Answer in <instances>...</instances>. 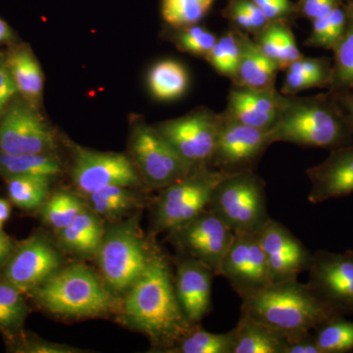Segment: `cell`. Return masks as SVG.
I'll return each instance as SVG.
<instances>
[{
	"instance_id": "cell-1",
	"label": "cell",
	"mask_w": 353,
	"mask_h": 353,
	"mask_svg": "<svg viewBox=\"0 0 353 353\" xmlns=\"http://www.w3.org/2000/svg\"><path fill=\"white\" fill-rule=\"evenodd\" d=\"M122 319L162 352H170L197 325L183 312L170 261L157 246L141 277L125 294Z\"/></svg>"
},
{
	"instance_id": "cell-2",
	"label": "cell",
	"mask_w": 353,
	"mask_h": 353,
	"mask_svg": "<svg viewBox=\"0 0 353 353\" xmlns=\"http://www.w3.org/2000/svg\"><path fill=\"white\" fill-rule=\"evenodd\" d=\"M270 134L273 143L282 141L307 148L332 150L353 143L352 127L328 90L310 97L283 94Z\"/></svg>"
},
{
	"instance_id": "cell-3",
	"label": "cell",
	"mask_w": 353,
	"mask_h": 353,
	"mask_svg": "<svg viewBox=\"0 0 353 353\" xmlns=\"http://www.w3.org/2000/svg\"><path fill=\"white\" fill-rule=\"evenodd\" d=\"M241 312L263 323L282 334L285 339L313 331L333 311L299 280L271 283L245 299H241Z\"/></svg>"
},
{
	"instance_id": "cell-4",
	"label": "cell",
	"mask_w": 353,
	"mask_h": 353,
	"mask_svg": "<svg viewBox=\"0 0 353 353\" xmlns=\"http://www.w3.org/2000/svg\"><path fill=\"white\" fill-rule=\"evenodd\" d=\"M34 292L46 310L68 317L101 316L111 310L115 303L104 281L81 264L60 268Z\"/></svg>"
},
{
	"instance_id": "cell-5",
	"label": "cell",
	"mask_w": 353,
	"mask_h": 353,
	"mask_svg": "<svg viewBox=\"0 0 353 353\" xmlns=\"http://www.w3.org/2000/svg\"><path fill=\"white\" fill-rule=\"evenodd\" d=\"M138 217L104 233L97 252L102 280L114 294H126L143 273L155 245L141 236Z\"/></svg>"
},
{
	"instance_id": "cell-6",
	"label": "cell",
	"mask_w": 353,
	"mask_h": 353,
	"mask_svg": "<svg viewBox=\"0 0 353 353\" xmlns=\"http://www.w3.org/2000/svg\"><path fill=\"white\" fill-rule=\"evenodd\" d=\"M265 189L255 171L231 174L218 183L208 209L234 233H260L271 219Z\"/></svg>"
},
{
	"instance_id": "cell-7",
	"label": "cell",
	"mask_w": 353,
	"mask_h": 353,
	"mask_svg": "<svg viewBox=\"0 0 353 353\" xmlns=\"http://www.w3.org/2000/svg\"><path fill=\"white\" fill-rule=\"evenodd\" d=\"M229 175L201 167L162 189L153 209V234L169 233L205 210L218 183Z\"/></svg>"
},
{
	"instance_id": "cell-8",
	"label": "cell",
	"mask_w": 353,
	"mask_h": 353,
	"mask_svg": "<svg viewBox=\"0 0 353 353\" xmlns=\"http://www.w3.org/2000/svg\"><path fill=\"white\" fill-rule=\"evenodd\" d=\"M192 170L210 166L221 127V113L206 108L154 126Z\"/></svg>"
},
{
	"instance_id": "cell-9",
	"label": "cell",
	"mask_w": 353,
	"mask_h": 353,
	"mask_svg": "<svg viewBox=\"0 0 353 353\" xmlns=\"http://www.w3.org/2000/svg\"><path fill=\"white\" fill-rule=\"evenodd\" d=\"M130 150L134 166L150 189L161 190L192 171L157 128L141 121L132 128Z\"/></svg>"
},
{
	"instance_id": "cell-10",
	"label": "cell",
	"mask_w": 353,
	"mask_h": 353,
	"mask_svg": "<svg viewBox=\"0 0 353 353\" xmlns=\"http://www.w3.org/2000/svg\"><path fill=\"white\" fill-rule=\"evenodd\" d=\"M270 131L241 124L221 112V127L210 167L226 174L255 171L269 146Z\"/></svg>"
},
{
	"instance_id": "cell-11",
	"label": "cell",
	"mask_w": 353,
	"mask_h": 353,
	"mask_svg": "<svg viewBox=\"0 0 353 353\" xmlns=\"http://www.w3.org/2000/svg\"><path fill=\"white\" fill-rule=\"evenodd\" d=\"M309 289L336 315H353V252L312 253Z\"/></svg>"
},
{
	"instance_id": "cell-12",
	"label": "cell",
	"mask_w": 353,
	"mask_h": 353,
	"mask_svg": "<svg viewBox=\"0 0 353 353\" xmlns=\"http://www.w3.org/2000/svg\"><path fill=\"white\" fill-rule=\"evenodd\" d=\"M179 252L189 255L219 276L221 262L234 240V233L209 209L168 233Z\"/></svg>"
},
{
	"instance_id": "cell-13",
	"label": "cell",
	"mask_w": 353,
	"mask_h": 353,
	"mask_svg": "<svg viewBox=\"0 0 353 353\" xmlns=\"http://www.w3.org/2000/svg\"><path fill=\"white\" fill-rule=\"evenodd\" d=\"M72 180L77 189L88 194L108 185L139 188L145 185L134 162L122 153L99 152L76 146Z\"/></svg>"
},
{
	"instance_id": "cell-14",
	"label": "cell",
	"mask_w": 353,
	"mask_h": 353,
	"mask_svg": "<svg viewBox=\"0 0 353 353\" xmlns=\"http://www.w3.org/2000/svg\"><path fill=\"white\" fill-rule=\"evenodd\" d=\"M219 276L226 279L241 299L271 284L260 233H234L221 262Z\"/></svg>"
},
{
	"instance_id": "cell-15",
	"label": "cell",
	"mask_w": 353,
	"mask_h": 353,
	"mask_svg": "<svg viewBox=\"0 0 353 353\" xmlns=\"http://www.w3.org/2000/svg\"><path fill=\"white\" fill-rule=\"evenodd\" d=\"M54 132L31 104L14 103L0 118V152L52 153Z\"/></svg>"
},
{
	"instance_id": "cell-16",
	"label": "cell",
	"mask_w": 353,
	"mask_h": 353,
	"mask_svg": "<svg viewBox=\"0 0 353 353\" xmlns=\"http://www.w3.org/2000/svg\"><path fill=\"white\" fill-rule=\"evenodd\" d=\"M59 252L50 241L34 236L23 241L7 259L4 279L24 292L34 290L61 268Z\"/></svg>"
},
{
	"instance_id": "cell-17",
	"label": "cell",
	"mask_w": 353,
	"mask_h": 353,
	"mask_svg": "<svg viewBox=\"0 0 353 353\" xmlns=\"http://www.w3.org/2000/svg\"><path fill=\"white\" fill-rule=\"evenodd\" d=\"M271 283L297 280L307 271L312 253L282 223L271 219L260 232Z\"/></svg>"
},
{
	"instance_id": "cell-18",
	"label": "cell",
	"mask_w": 353,
	"mask_h": 353,
	"mask_svg": "<svg viewBox=\"0 0 353 353\" xmlns=\"http://www.w3.org/2000/svg\"><path fill=\"white\" fill-rule=\"evenodd\" d=\"M175 267L174 284L183 312L192 324H201L212 309L214 272L182 252H179Z\"/></svg>"
},
{
	"instance_id": "cell-19",
	"label": "cell",
	"mask_w": 353,
	"mask_h": 353,
	"mask_svg": "<svg viewBox=\"0 0 353 353\" xmlns=\"http://www.w3.org/2000/svg\"><path fill=\"white\" fill-rule=\"evenodd\" d=\"M311 183L308 201L322 203L353 194V143L330 150L322 163L306 170Z\"/></svg>"
},
{
	"instance_id": "cell-20",
	"label": "cell",
	"mask_w": 353,
	"mask_h": 353,
	"mask_svg": "<svg viewBox=\"0 0 353 353\" xmlns=\"http://www.w3.org/2000/svg\"><path fill=\"white\" fill-rule=\"evenodd\" d=\"M282 101L283 94L277 88L254 90L233 85L223 112L241 124L271 131L277 122Z\"/></svg>"
},
{
	"instance_id": "cell-21",
	"label": "cell",
	"mask_w": 353,
	"mask_h": 353,
	"mask_svg": "<svg viewBox=\"0 0 353 353\" xmlns=\"http://www.w3.org/2000/svg\"><path fill=\"white\" fill-rule=\"evenodd\" d=\"M241 53L240 63L233 78L234 85L274 90L280 68L266 57L248 34L241 31Z\"/></svg>"
},
{
	"instance_id": "cell-22",
	"label": "cell",
	"mask_w": 353,
	"mask_h": 353,
	"mask_svg": "<svg viewBox=\"0 0 353 353\" xmlns=\"http://www.w3.org/2000/svg\"><path fill=\"white\" fill-rule=\"evenodd\" d=\"M232 331L233 353H284L285 336L245 313Z\"/></svg>"
},
{
	"instance_id": "cell-23",
	"label": "cell",
	"mask_w": 353,
	"mask_h": 353,
	"mask_svg": "<svg viewBox=\"0 0 353 353\" xmlns=\"http://www.w3.org/2000/svg\"><path fill=\"white\" fill-rule=\"evenodd\" d=\"M333 59L301 57L287 67L281 94L296 95L311 88H327L331 83Z\"/></svg>"
},
{
	"instance_id": "cell-24",
	"label": "cell",
	"mask_w": 353,
	"mask_h": 353,
	"mask_svg": "<svg viewBox=\"0 0 353 353\" xmlns=\"http://www.w3.org/2000/svg\"><path fill=\"white\" fill-rule=\"evenodd\" d=\"M105 230L94 211L85 208L68 226L57 231L65 250L77 254H97Z\"/></svg>"
},
{
	"instance_id": "cell-25",
	"label": "cell",
	"mask_w": 353,
	"mask_h": 353,
	"mask_svg": "<svg viewBox=\"0 0 353 353\" xmlns=\"http://www.w3.org/2000/svg\"><path fill=\"white\" fill-rule=\"evenodd\" d=\"M18 92L37 108L43 97V74L37 58L29 48L14 50L6 62Z\"/></svg>"
},
{
	"instance_id": "cell-26",
	"label": "cell",
	"mask_w": 353,
	"mask_h": 353,
	"mask_svg": "<svg viewBox=\"0 0 353 353\" xmlns=\"http://www.w3.org/2000/svg\"><path fill=\"white\" fill-rule=\"evenodd\" d=\"M253 41L280 70L287 69L290 63L303 57L297 48L290 24L284 21L269 23L261 32L254 34Z\"/></svg>"
},
{
	"instance_id": "cell-27",
	"label": "cell",
	"mask_w": 353,
	"mask_h": 353,
	"mask_svg": "<svg viewBox=\"0 0 353 353\" xmlns=\"http://www.w3.org/2000/svg\"><path fill=\"white\" fill-rule=\"evenodd\" d=\"M62 164L52 153L6 154L0 152V174L6 178L16 176H46L52 180L61 174Z\"/></svg>"
},
{
	"instance_id": "cell-28",
	"label": "cell",
	"mask_w": 353,
	"mask_h": 353,
	"mask_svg": "<svg viewBox=\"0 0 353 353\" xmlns=\"http://www.w3.org/2000/svg\"><path fill=\"white\" fill-rule=\"evenodd\" d=\"M148 83L155 99L173 101L187 92L189 74L185 67L175 60H162L150 69Z\"/></svg>"
},
{
	"instance_id": "cell-29",
	"label": "cell",
	"mask_w": 353,
	"mask_h": 353,
	"mask_svg": "<svg viewBox=\"0 0 353 353\" xmlns=\"http://www.w3.org/2000/svg\"><path fill=\"white\" fill-rule=\"evenodd\" d=\"M347 24L343 36L333 50V69L328 92L353 88V0H347Z\"/></svg>"
},
{
	"instance_id": "cell-30",
	"label": "cell",
	"mask_w": 353,
	"mask_h": 353,
	"mask_svg": "<svg viewBox=\"0 0 353 353\" xmlns=\"http://www.w3.org/2000/svg\"><path fill=\"white\" fill-rule=\"evenodd\" d=\"M132 188L108 185L88 194L90 210L95 214L112 217L129 212L143 201Z\"/></svg>"
},
{
	"instance_id": "cell-31",
	"label": "cell",
	"mask_w": 353,
	"mask_h": 353,
	"mask_svg": "<svg viewBox=\"0 0 353 353\" xmlns=\"http://www.w3.org/2000/svg\"><path fill=\"white\" fill-rule=\"evenodd\" d=\"M313 331L320 353L353 352V322L345 316H332Z\"/></svg>"
},
{
	"instance_id": "cell-32",
	"label": "cell",
	"mask_w": 353,
	"mask_h": 353,
	"mask_svg": "<svg viewBox=\"0 0 353 353\" xmlns=\"http://www.w3.org/2000/svg\"><path fill=\"white\" fill-rule=\"evenodd\" d=\"M51 179L46 176H16L7 178L10 201L24 210L41 208L48 197Z\"/></svg>"
},
{
	"instance_id": "cell-33",
	"label": "cell",
	"mask_w": 353,
	"mask_h": 353,
	"mask_svg": "<svg viewBox=\"0 0 353 353\" xmlns=\"http://www.w3.org/2000/svg\"><path fill=\"white\" fill-rule=\"evenodd\" d=\"M347 24V2L336 7L328 15L312 21V30L305 46L333 51L343 36Z\"/></svg>"
},
{
	"instance_id": "cell-34",
	"label": "cell",
	"mask_w": 353,
	"mask_h": 353,
	"mask_svg": "<svg viewBox=\"0 0 353 353\" xmlns=\"http://www.w3.org/2000/svg\"><path fill=\"white\" fill-rule=\"evenodd\" d=\"M233 331L214 334L197 324L172 348L171 353H233Z\"/></svg>"
},
{
	"instance_id": "cell-35",
	"label": "cell",
	"mask_w": 353,
	"mask_h": 353,
	"mask_svg": "<svg viewBox=\"0 0 353 353\" xmlns=\"http://www.w3.org/2000/svg\"><path fill=\"white\" fill-rule=\"evenodd\" d=\"M241 53V31L231 27L217 39L205 60L219 75L232 79L240 63Z\"/></svg>"
},
{
	"instance_id": "cell-36",
	"label": "cell",
	"mask_w": 353,
	"mask_h": 353,
	"mask_svg": "<svg viewBox=\"0 0 353 353\" xmlns=\"http://www.w3.org/2000/svg\"><path fill=\"white\" fill-rule=\"evenodd\" d=\"M85 209L78 196L61 190L46 199L41 205V214L48 226L59 231L71 224Z\"/></svg>"
},
{
	"instance_id": "cell-37",
	"label": "cell",
	"mask_w": 353,
	"mask_h": 353,
	"mask_svg": "<svg viewBox=\"0 0 353 353\" xmlns=\"http://www.w3.org/2000/svg\"><path fill=\"white\" fill-rule=\"evenodd\" d=\"M215 2L216 0H162V18L171 28L197 25Z\"/></svg>"
},
{
	"instance_id": "cell-38",
	"label": "cell",
	"mask_w": 353,
	"mask_h": 353,
	"mask_svg": "<svg viewBox=\"0 0 353 353\" xmlns=\"http://www.w3.org/2000/svg\"><path fill=\"white\" fill-rule=\"evenodd\" d=\"M223 15L232 27L253 36L270 23L253 0H228Z\"/></svg>"
},
{
	"instance_id": "cell-39",
	"label": "cell",
	"mask_w": 353,
	"mask_h": 353,
	"mask_svg": "<svg viewBox=\"0 0 353 353\" xmlns=\"http://www.w3.org/2000/svg\"><path fill=\"white\" fill-rule=\"evenodd\" d=\"M172 29L174 31L171 32V41L179 50L194 57H203L204 59L208 57L218 39L212 32L199 24Z\"/></svg>"
},
{
	"instance_id": "cell-40",
	"label": "cell",
	"mask_w": 353,
	"mask_h": 353,
	"mask_svg": "<svg viewBox=\"0 0 353 353\" xmlns=\"http://www.w3.org/2000/svg\"><path fill=\"white\" fill-rule=\"evenodd\" d=\"M22 294L6 281L0 283V327L15 329L23 324L28 307Z\"/></svg>"
},
{
	"instance_id": "cell-41",
	"label": "cell",
	"mask_w": 353,
	"mask_h": 353,
	"mask_svg": "<svg viewBox=\"0 0 353 353\" xmlns=\"http://www.w3.org/2000/svg\"><path fill=\"white\" fill-rule=\"evenodd\" d=\"M269 22L284 21L292 24L297 18L296 3L290 0H253Z\"/></svg>"
},
{
	"instance_id": "cell-42",
	"label": "cell",
	"mask_w": 353,
	"mask_h": 353,
	"mask_svg": "<svg viewBox=\"0 0 353 353\" xmlns=\"http://www.w3.org/2000/svg\"><path fill=\"white\" fill-rule=\"evenodd\" d=\"M347 0H299L296 3L297 18L314 21L328 15Z\"/></svg>"
},
{
	"instance_id": "cell-43",
	"label": "cell",
	"mask_w": 353,
	"mask_h": 353,
	"mask_svg": "<svg viewBox=\"0 0 353 353\" xmlns=\"http://www.w3.org/2000/svg\"><path fill=\"white\" fill-rule=\"evenodd\" d=\"M284 353H320L312 331L285 339Z\"/></svg>"
},
{
	"instance_id": "cell-44",
	"label": "cell",
	"mask_w": 353,
	"mask_h": 353,
	"mask_svg": "<svg viewBox=\"0 0 353 353\" xmlns=\"http://www.w3.org/2000/svg\"><path fill=\"white\" fill-rule=\"evenodd\" d=\"M18 92L6 63H0V118L14 94Z\"/></svg>"
},
{
	"instance_id": "cell-45",
	"label": "cell",
	"mask_w": 353,
	"mask_h": 353,
	"mask_svg": "<svg viewBox=\"0 0 353 353\" xmlns=\"http://www.w3.org/2000/svg\"><path fill=\"white\" fill-rule=\"evenodd\" d=\"M21 352L32 353H74L80 352V350L68 347V345L51 343L50 341H32L27 343V345L22 347Z\"/></svg>"
},
{
	"instance_id": "cell-46",
	"label": "cell",
	"mask_w": 353,
	"mask_h": 353,
	"mask_svg": "<svg viewBox=\"0 0 353 353\" xmlns=\"http://www.w3.org/2000/svg\"><path fill=\"white\" fill-rule=\"evenodd\" d=\"M331 94L347 117L353 131V88L341 90V92H331Z\"/></svg>"
},
{
	"instance_id": "cell-47",
	"label": "cell",
	"mask_w": 353,
	"mask_h": 353,
	"mask_svg": "<svg viewBox=\"0 0 353 353\" xmlns=\"http://www.w3.org/2000/svg\"><path fill=\"white\" fill-rule=\"evenodd\" d=\"M13 250L14 245L10 238L4 234L3 231L0 232V264L7 261V259L12 254Z\"/></svg>"
},
{
	"instance_id": "cell-48",
	"label": "cell",
	"mask_w": 353,
	"mask_h": 353,
	"mask_svg": "<svg viewBox=\"0 0 353 353\" xmlns=\"http://www.w3.org/2000/svg\"><path fill=\"white\" fill-rule=\"evenodd\" d=\"M11 205L8 201L0 199V232L3 229V225L10 217Z\"/></svg>"
},
{
	"instance_id": "cell-49",
	"label": "cell",
	"mask_w": 353,
	"mask_h": 353,
	"mask_svg": "<svg viewBox=\"0 0 353 353\" xmlns=\"http://www.w3.org/2000/svg\"><path fill=\"white\" fill-rule=\"evenodd\" d=\"M12 39V31L3 20L0 19V43H6Z\"/></svg>"
}]
</instances>
